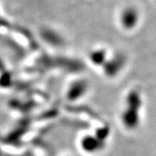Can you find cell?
I'll list each match as a JSON object with an SVG mask.
<instances>
[{"label": "cell", "instance_id": "obj_2", "mask_svg": "<svg viewBox=\"0 0 156 156\" xmlns=\"http://www.w3.org/2000/svg\"><path fill=\"white\" fill-rule=\"evenodd\" d=\"M41 35H42L43 38L46 41H48V43L52 44H58L61 41L60 37H58L57 34H56L52 30H44Z\"/></svg>", "mask_w": 156, "mask_h": 156}, {"label": "cell", "instance_id": "obj_1", "mask_svg": "<svg viewBox=\"0 0 156 156\" xmlns=\"http://www.w3.org/2000/svg\"><path fill=\"white\" fill-rule=\"evenodd\" d=\"M122 20L126 26H128V27L133 26L136 22V20H137L136 11L133 10V9H128L127 11H125L124 13H123Z\"/></svg>", "mask_w": 156, "mask_h": 156}]
</instances>
